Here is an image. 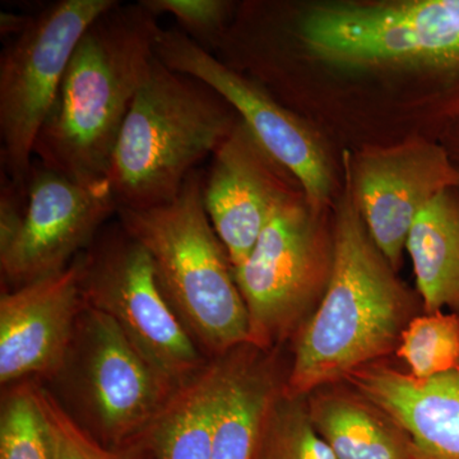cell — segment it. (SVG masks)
Instances as JSON below:
<instances>
[{
	"mask_svg": "<svg viewBox=\"0 0 459 459\" xmlns=\"http://www.w3.org/2000/svg\"><path fill=\"white\" fill-rule=\"evenodd\" d=\"M333 270L313 316L294 337L286 394L307 397L379 362L400 344L421 300L374 243L343 171L332 213Z\"/></svg>",
	"mask_w": 459,
	"mask_h": 459,
	"instance_id": "6da1fadb",
	"label": "cell"
},
{
	"mask_svg": "<svg viewBox=\"0 0 459 459\" xmlns=\"http://www.w3.org/2000/svg\"><path fill=\"white\" fill-rule=\"evenodd\" d=\"M159 17L141 2L96 18L72 54L33 160L82 186L108 181L115 144L156 57Z\"/></svg>",
	"mask_w": 459,
	"mask_h": 459,
	"instance_id": "7a4b0ae2",
	"label": "cell"
},
{
	"mask_svg": "<svg viewBox=\"0 0 459 459\" xmlns=\"http://www.w3.org/2000/svg\"><path fill=\"white\" fill-rule=\"evenodd\" d=\"M238 120L212 87L156 56L111 156L107 180L117 208L144 210L174 201Z\"/></svg>",
	"mask_w": 459,
	"mask_h": 459,
	"instance_id": "3957f363",
	"label": "cell"
},
{
	"mask_svg": "<svg viewBox=\"0 0 459 459\" xmlns=\"http://www.w3.org/2000/svg\"><path fill=\"white\" fill-rule=\"evenodd\" d=\"M204 172L190 174L174 201L117 208V222L151 256L172 309L207 359L249 341V320L234 267L202 197Z\"/></svg>",
	"mask_w": 459,
	"mask_h": 459,
	"instance_id": "277c9868",
	"label": "cell"
},
{
	"mask_svg": "<svg viewBox=\"0 0 459 459\" xmlns=\"http://www.w3.org/2000/svg\"><path fill=\"white\" fill-rule=\"evenodd\" d=\"M290 16L287 35L332 68L459 77V0L323 2Z\"/></svg>",
	"mask_w": 459,
	"mask_h": 459,
	"instance_id": "5b68a950",
	"label": "cell"
},
{
	"mask_svg": "<svg viewBox=\"0 0 459 459\" xmlns=\"http://www.w3.org/2000/svg\"><path fill=\"white\" fill-rule=\"evenodd\" d=\"M296 190L276 208L235 280L249 320L247 343L277 351L313 316L333 270V220Z\"/></svg>",
	"mask_w": 459,
	"mask_h": 459,
	"instance_id": "8992f818",
	"label": "cell"
},
{
	"mask_svg": "<svg viewBox=\"0 0 459 459\" xmlns=\"http://www.w3.org/2000/svg\"><path fill=\"white\" fill-rule=\"evenodd\" d=\"M49 383L66 412L110 448L137 443L177 388L110 316L86 304L65 362Z\"/></svg>",
	"mask_w": 459,
	"mask_h": 459,
	"instance_id": "52a82bcc",
	"label": "cell"
},
{
	"mask_svg": "<svg viewBox=\"0 0 459 459\" xmlns=\"http://www.w3.org/2000/svg\"><path fill=\"white\" fill-rule=\"evenodd\" d=\"M80 261L84 304L110 316L172 385L210 361L169 303L150 255L119 222L102 229Z\"/></svg>",
	"mask_w": 459,
	"mask_h": 459,
	"instance_id": "ba28073f",
	"label": "cell"
},
{
	"mask_svg": "<svg viewBox=\"0 0 459 459\" xmlns=\"http://www.w3.org/2000/svg\"><path fill=\"white\" fill-rule=\"evenodd\" d=\"M117 0H60L32 17L0 56V162L27 186L33 147L56 101L72 54L91 23Z\"/></svg>",
	"mask_w": 459,
	"mask_h": 459,
	"instance_id": "9c48e42d",
	"label": "cell"
},
{
	"mask_svg": "<svg viewBox=\"0 0 459 459\" xmlns=\"http://www.w3.org/2000/svg\"><path fill=\"white\" fill-rule=\"evenodd\" d=\"M156 56L172 71L192 75L212 87L234 108L253 137L292 175L316 210H331L336 178L327 150L316 133L280 100L178 29H161Z\"/></svg>",
	"mask_w": 459,
	"mask_h": 459,
	"instance_id": "30bf717a",
	"label": "cell"
},
{
	"mask_svg": "<svg viewBox=\"0 0 459 459\" xmlns=\"http://www.w3.org/2000/svg\"><path fill=\"white\" fill-rule=\"evenodd\" d=\"M342 164L370 237L398 271L416 217L458 188L459 166L442 143L424 137L344 151Z\"/></svg>",
	"mask_w": 459,
	"mask_h": 459,
	"instance_id": "8fae6325",
	"label": "cell"
},
{
	"mask_svg": "<svg viewBox=\"0 0 459 459\" xmlns=\"http://www.w3.org/2000/svg\"><path fill=\"white\" fill-rule=\"evenodd\" d=\"M117 211L108 181L82 186L33 160L25 217L0 244L3 282L13 290L66 270Z\"/></svg>",
	"mask_w": 459,
	"mask_h": 459,
	"instance_id": "7c38bea8",
	"label": "cell"
},
{
	"mask_svg": "<svg viewBox=\"0 0 459 459\" xmlns=\"http://www.w3.org/2000/svg\"><path fill=\"white\" fill-rule=\"evenodd\" d=\"M211 157L202 197L235 270L250 255L276 208L301 188L263 150L240 117Z\"/></svg>",
	"mask_w": 459,
	"mask_h": 459,
	"instance_id": "4fadbf2b",
	"label": "cell"
},
{
	"mask_svg": "<svg viewBox=\"0 0 459 459\" xmlns=\"http://www.w3.org/2000/svg\"><path fill=\"white\" fill-rule=\"evenodd\" d=\"M84 300L80 256L66 270L0 298V383L49 382L62 368Z\"/></svg>",
	"mask_w": 459,
	"mask_h": 459,
	"instance_id": "5bb4252c",
	"label": "cell"
},
{
	"mask_svg": "<svg viewBox=\"0 0 459 459\" xmlns=\"http://www.w3.org/2000/svg\"><path fill=\"white\" fill-rule=\"evenodd\" d=\"M344 382L394 420L419 459H459V368L418 380L374 362Z\"/></svg>",
	"mask_w": 459,
	"mask_h": 459,
	"instance_id": "9a60e30c",
	"label": "cell"
},
{
	"mask_svg": "<svg viewBox=\"0 0 459 459\" xmlns=\"http://www.w3.org/2000/svg\"><path fill=\"white\" fill-rule=\"evenodd\" d=\"M276 352L262 351L249 343L229 352L214 427L213 459H255L263 421L286 382Z\"/></svg>",
	"mask_w": 459,
	"mask_h": 459,
	"instance_id": "2e32d148",
	"label": "cell"
},
{
	"mask_svg": "<svg viewBox=\"0 0 459 459\" xmlns=\"http://www.w3.org/2000/svg\"><path fill=\"white\" fill-rule=\"evenodd\" d=\"M229 353L211 359L174 389L137 443L152 459H213V437Z\"/></svg>",
	"mask_w": 459,
	"mask_h": 459,
	"instance_id": "e0dca14e",
	"label": "cell"
},
{
	"mask_svg": "<svg viewBox=\"0 0 459 459\" xmlns=\"http://www.w3.org/2000/svg\"><path fill=\"white\" fill-rule=\"evenodd\" d=\"M310 418L337 459H419L397 424L355 391L323 386L307 395Z\"/></svg>",
	"mask_w": 459,
	"mask_h": 459,
	"instance_id": "ac0fdd59",
	"label": "cell"
},
{
	"mask_svg": "<svg viewBox=\"0 0 459 459\" xmlns=\"http://www.w3.org/2000/svg\"><path fill=\"white\" fill-rule=\"evenodd\" d=\"M422 312L459 314V190L442 193L416 217L406 241Z\"/></svg>",
	"mask_w": 459,
	"mask_h": 459,
	"instance_id": "d6986e66",
	"label": "cell"
},
{
	"mask_svg": "<svg viewBox=\"0 0 459 459\" xmlns=\"http://www.w3.org/2000/svg\"><path fill=\"white\" fill-rule=\"evenodd\" d=\"M255 459H337L310 418L307 397L286 394L272 402Z\"/></svg>",
	"mask_w": 459,
	"mask_h": 459,
	"instance_id": "ffe728a7",
	"label": "cell"
},
{
	"mask_svg": "<svg viewBox=\"0 0 459 459\" xmlns=\"http://www.w3.org/2000/svg\"><path fill=\"white\" fill-rule=\"evenodd\" d=\"M395 353L418 380L458 369L459 314H419L402 333Z\"/></svg>",
	"mask_w": 459,
	"mask_h": 459,
	"instance_id": "44dd1931",
	"label": "cell"
},
{
	"mask_svg": "<svg viewBox=\"0 0 459 459\" xmlns=\"http://www.w3.org/2000/svg\"><path fill=\"white\" fill-rule=\"evenodd\" d=\"M4 388L0 406V459H51L35 380Z\"/></svg>",
	"mask_w": 459,
	"mask_h": 459,
	"instance_id": "7402d4cb",
	"label": "cell"
},
{
	"mask_svg": "<svg viewBox=\"0 0 459 459\" xmlns=\"http://www.w3.org/2000/svg\"><path fill=\"white\" fill-rule=\"evenodd\" d=\"M35 392L47 425L51 459H152L141 443L124 448L104 446L66 412L47 385L35 380Z\"/></svg>",
	"mask_w": 459,
	"mask_h": 459,
	"instance_id": "603a6c76",
	"label": "cell"
},
{
	"mask_svg": "<svg viewBox=\"0 0 459 459\" xmlns=\"http://www.w3.org/2000/svg\"><path fill=\"white\" fill-rule=\"evenodd\" d=\"M156 17L170 14L177 29L199 48L216 53L237 16V5L228 0H140Z\"/></svg>",
	"mask_w": 459,
	"mask_h": 459,
	"instance_id": "cb8c5ba5",
	"label": "cell"
},
{
	"mask_svg": "<svg viewBox=\"0 0 459 459\" xmlns=\"http://www.w3.org/2000/svg\"><path fill=\"white\" fill-rule=\"evenodd\" d=\"M442 144L451 153L455 164L459 166V98L453 104L448 128H446V138Z\"/></svg>",
	"mask_w": 459,
	"mask_h": 459,
	"instance_id": "d4e9b609",
	"label": "cell"
},
{
	"mask_svg": "<svg viewBox=\"0 0 459 459\" xmlns=\"http://www.w3.org/2000/svg\"><path fill=\"white\" fill-rule=\"evenodd\" d=\"M33 16L25 14L2 13L0 16V32L3 38H16L25 31L26 27L31 22Z\"/></svg>",
	"mask_w": 459,
	"mask_h": 459,
	"instance_id": "484cf974",
	"label": "cell"
},
{
	"mask_svg": "<svg viewBox=\"0 0 459 459\" xmlns=\"http://www.w3.org/2000/svg\"><path fill=\"white\" fill-rule=\"evenodd\" d=\"M458 190H459V186H458Z\"/></svg>",
	"mask_w": 459,
	"mask_h": 459,
	"instance_id": "4316f807",
	"label": "cell"
}]
</instances>
